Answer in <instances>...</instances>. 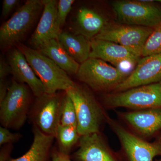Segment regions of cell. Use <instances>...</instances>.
Segmentation results:
<instances>
[{"instance_id": "cell-28", "label": "cell", "mask_w": 161, "mask_h": 161, "mask_svg": "<svg viewBox=\"0 0 161 161\" xmlns=\"http://www.w3.org/2000/svg\"><path fill=\"white\" fill-rule=\"evenodd\" d=\"M0 152V161H9V156L13 149V144L3 146Z\"/></svg>"}, {"instance_id": "cell-20", "label": "cell", "mask_w": 161, "mask_h": 161, "mask_svg": "<svg viewBox=\"0 0 161 161\" xmlns=\"http://www.w3.org/2000/svg\"><path fill=\"white\" fill-rule=\"evenodd\" d=\"M34 135L33 142L28 151L19 158L9 161H47L55 136L46 135L35 126Z\"/></svg>"}, {"instance_id": "cell-17", "label": "cell", "mask_w": 161, "mask_h": 161, "mask_svg": "<svg viewBox=\"0 0 161 161\" xmlns=\"http://www.w3.org/2000/svg\"><path fill=\"white\" fill-rule=\"evenodd\" d=\"M128 123L140 133L150 136L161 129V108L148 109L125 114Z\"/></svg>"}, {"instance_id": "cell-3", "label": "cell", "mask_w": 161, "mask_h": 161, "mask_svg": "<svg viewBox=\"0 0 161 161\" xmlns=\"http://www.w3.org/2000/svg\"><path fill=\"white\" fill-rule=\"evenodd\" d=\"M28 87L14 79L6 97L0 103V120L3 127L18 130L26 122L31 111Z\"/></svg>"}, {"instance_id": "cell-23", "label": "cell", "mask_w": 161, "mask_h": 161, "mask_svg": "<svg viewBox=\"0 0 161 161\" xmlns=\"http://www.w3.org/2000/svg\"><path fill=\"white\" fill-rule=\"evenodd\" d=\"M161 53V23L153 29L143 48V57Z\"/></svg>"}, {"instance_id": "cell-27", "label": "cell", "mask_w": 161, "mask_h": 161, "mask_svg": "<svg viewBox=\"0 0 161 161\" xmlns=\"http://www.w3.org/2000/svg\"><path fill=\"white\" fill-rule=\"evenodd\" d=\"M11 74V69L8 62L1 57L0 60V81L6 80L7 76Z\"/></svg>"}, {"instance_id": "cell-12", "label": "cell", "mask_w": 161, "mask_h": 161, "mask_svg": "<svg viewBox=\"0 0 161 161\" xmlns=\"http://www.w3.org/2000/svg\"><path fill=\"white\" fill-rule=\"evenodd\" d=\"M140 57L131 50L114 42L95 38L91 40L89 58L100 59L119 66L124 62L134 65L138 63Z\"/></svg>"}, {"instance_id": "cell-14", "label": "cell", "mask_w": 161, "mask_h": 161, "mask_svg": "<svg viewBox=\"0 0 161 161\" xmlns=\"http://www.w3.org/2000/svg\"><path fill=\"white\" fill-rule=\"evenodd\" d=\"M43 9L37 26L31 38L30 43L37 49L43 43L58 39L62 31L58 24L57 0H43Z\"/></svg>"}, {"instance_id": "cell-11", "label": "cell", "mask_w": 161, "mask_h": 161, "mask_svg": "<svg viewBox=\"0 0 161 161\" xmlns=\"http://www.w3.org/2000/svg\"><path fill=\"white\" fill-rule=\"evenodd\" d=\"M114 130L131 161H153L161 155V144L143 141L123 128L115 125Z\"/></svg>"}, {"instance_id": "cell-13", "label": "cell", "mask_w": 161, "mask_h": 161, "mask_svg": "<svg viewBox=\"0 0 161 161\" xmlns=\"http://www.w3.org/2000/svg\"><path fill=\"white\" fill-rule=\"evenodd\" d=\"M8 63L11 68V74L14 80L26 85L36 98L45 93L43 83L35 74L23 53L17 47L12 49L8 54Z\"/></svg>"}, {"instance_id": "cell-30", "label": "cell", "mask_w": 161, "mask_h": 161, "mask_svg": "<svg viewBox=\"0 0 161 161\" xmlns=\"http://www.w3.org/2000/svg\"><path fill=\"white\" fill-rule=\"evenodd\" d=\"M9 87L6 80L0 81V103L6 97Z\"/></svg>"}, {"instance_id": "cell-22", "label": "cell", "mask_w": 161, "mask_h": 161, "mask_svg": "<svg viewBox=\"0 0 161 161\" xmlns=\"http://www.w3.org/2000/svg\"><path fill=\"white\" fill-rule=\"evenodd\" d=\"M60 125L77 128L78 125L77 113L75 105L71 98L65 92L62 100Z\"/></svg>"}, {"instance_id": "cell-26", "label": "cell", "mask_w": 161, "mask_h": 161, "mask_svg": "<svg viewBox=\"0 0 161 161\" xmlns=\"http://www.w3.org/2000/svg\"><path fill=\"white\" fill-rule=\"evenodd\" d=\"M18 0H4L2 7V17L6 18L18 5Z\"/></svg>"}, {"instance_id": "cell-4", "label": "cell", "mask_w": 161, "mask_h": 161, "mask_svg": "<svg viewBox=\"0 0 161 161\" xmlns=\"http://www.w3.org/2000/svg\"><path fill=\"white\" fill-rule=\"evenodd\" d=\"M65 92L75 105L79 135L81 136L99 132L103 112L92 93L87 89L76 83Z\"/></svg>"}, {"instance_id": "cell-6", "label": "cell", "mask_w": 161, "mask_h": 161, "mask_svg": "<svg viewBox=\"0 0 161 161\" xmlns=\"http://www.w3.org/2000/svg\"><path fill=\"white\" fill-rule=\"evenodd\" d=\"M112 6L121 24L154 28L161 23V8L150 1H117Z\"/></svg>"}, {"instance_id": "cell-29", "label": "cell", "mask_w": 161, "mask_h": 161, "mask_svg": "<svg viewBox=\"0 0 161 161\" xmlns=\"http://www.w3.org/2000/svg\"><path fill=\"white\" fill-rule=\"evenodd\" d=\"M52 161H72L67 154H64L58 150H54L52 153Z\"/></svg>"}, {"instance_id": "cell-15", "label": "cell", "mask_w": 161, "mask_h": 161, "mask_svg": "<svg viewBox=\"0 0 161 161\" xmlns=\"http://www.w3.org/2000/svg\"><path fill=\"white\" fill-rule=\"evenodd\" d=\"M75 158L79 161H116L107 149L99 132L80 136Z\"/></svg>"}, {"instance_id": "cell-1", "label": "cell", "mask_w": 161, "mask_h": 161, "mask_svg": "<svg viewBox=\"0 0 161 161\" xmlns=\"http://www.w3.org/2000/svg\"><path fill=\"white\" fill-rule=\"evenodd\" d=\"M16 47L23 53L36 75L43 83L45 93L66 92L75 82L67 74L38 50L19 44Z\"/></svg>"}, {"instance_id": "cell-5", "label": "cell", "mask_w": 161, "mask_h": 161, "mask_svg": "<svg viewBox=\"0 0 161 161\" xmlns=\"http://www.w3.org/2000/svg\"><path fill=\"white\" fill-rule=\"evenodd\" d=\"M77 78L92 89L98 92L115 89L127 75L100 59L89 58L80 65Z\"/></svg>"}, {"instance_id": "cell-24", "label": "cell", "mask_w": 161, "mask_h": 161, "mask_svg": "<svg viewBox=\"0 0 161 161\" xmlns=\"http://www.w3.org/2000/svg\"><path fill=\"white\" fill-rule=\"evenodd\" d=\"M74 3V0H60L58 1L57 18L58 27L61 31L65 24L66 18L71 10L72 5Z\"/></svg>"}, {"instance_id": "cell-19", "label": "cell", "mask_w": 161, "mask_h": 161, "mask_svg": "<svg viewBox=\"0 0 161 161\" xmlns=\"http://www.w3.org/2000/svg\"><path fill=\"white\" fill-rule=\"evenodd\" d=\"M37 50L53 60L68 75H77L80 64L70 57L58 39L44 42Z\"/></svg>"}, {"instance_id": "cell-2", "label": "cell", "mask_w": 161, "mask_h": 161, "mask_svg": "<svg viewBox=\"0 0 161 161\" xmlns=\"http://www.w3.org/2000/svg\"><path fill=\"white\" fill-rule=\"evenodd\" d=\"M43 9V0H28L0 27V45L6 49L19 44Z\"/></svg>"}, {"instance_id": "cell-21", "label": "cell", "mask_w": 161, "mask_h": 161, "mask_svg": "<svg viewBox=\"0 0 161 161\" xmlns=\"http://www.w3.org/2000/svg\"><path fill=\"white\" fill-rule=\"evenodd\" d=\"M80 137L77 127L60 125L55 135V138L58 141L59 151L69 155L72 148L79 142Z\"/></svg>"}, {"instance_id": "cell-9", "label": "cell", "mask_w": 161, "mask_h": 161, "mask_svg": "<svg viewBox=\"0 0 161 161\" xmlns=\"http://www.w3.org/2000/svg\"><path fill=\"white\" fill-rule=\"evenodd\" d=\"M153 29L143 26L107 23L94 38L117 43L141 57L144 45Z\"/></svg>"}, {"instance_id": "cell-10", "label": "cell", "mask_w": 161, "mask_h": 161, "mask_svg": "<svg viewBox=\"0 0 161 161\" xmlns=\"http://www.w3.org/2000/svg\"><path fill=\"white\" fill-rule=\"evenodd\" d=\"M161 81V53L143 57L134 70L114 89L123 92Z\"/></svg>"}, {"instance_id": "cell-18", "label": "cell", "mask_w": 161, "mask_h": 161, "mask_svg": "<svg viewBox=\"0 0 161 161\" xmlns=\"http://www.w3.org/2000/svg\"><path fill=\"white\" fill-rule=\"evenodd\" d=\"M58 40L66 53L80 64L89 58L91 40L81 35L61 31Z\"/></svg>"}, {"instance_id": "cell-31", "label": "cell", "mask_w": 161, "mask_h": 161, "mask_svg": "<svg viewBox=\"0 0 161 161\" xmlns=\"http://www.w3.org/2000/svg\"><path fill=\"white\" fill-rule=\"evenodd\" d=\"M158 161H161V160H159Z\"/></svg>"}, {"instance_id": "cell-25", "label": "cell", "mask_w": 161, "mask_h": 161, "mask_svg": "<svg viewBox=\"0 0 161 161\" xmlns=\"http://www.w3.org/2000/svg\"><path fill=\"white\" fill-rule=\"evenodd\" d=\"M21 135L19 133H12L9 129L3 126L0 127V145L1 146L7 144H13L21 138Z\"/></svg>"}, {"instance_id": "cell-8", "label": "cell", "mask_w": 161, "mask_h": 161, "mask_svg": "<svg viewBox=\"0 0 161 161\" xmlns=\"http://www.w3.org/2000/svg\"><path fill=\"white\" fill-rule=\"evenodd\" d=\"M64 95L44 93L36 98L30 112L34 126L46 135L55 136L60 126Z\"/></svg>"}, {"instance_id": "cell-16", "label": "cell", "mask_w": 161, "mask_h": 161, "mask_svg": "<svg viewBox=\"0 0 161 161\" xmlns=\"http://www.w3.org/2000/svg\"><path fill=\"white\" fill-rule=\"evenodd\" d=\"M107 23L98 12L87 7L78 9L70 28L72 33L81 35L90 40L99 33Z\"/></svg>"}, {"instance_id": "cell-7", "label": "cell", "mask_w": 161, "mask_h": 161, "mask_svg": "<svg viewBox=\"0 0 161 161\" xmlns=\"http://www.w3.org/2000/svg\"><path fill=\"white\" fill-rule=\"evenodd\" d=\"M105 101L113 108L142 110L161 108V81L108 95Z\"/></svg>"}]
</instances>
